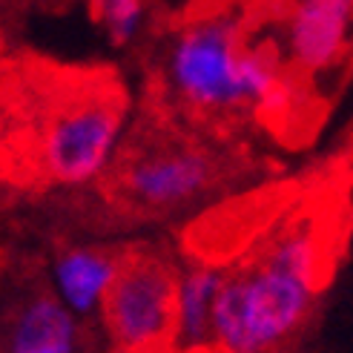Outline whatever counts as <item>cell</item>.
Returning a JSON list of instances; mask_svg holds the SVG:
<instances>
[{
    "instance_id": "6da1fadb",
    "label": "cell",
    "mask_w": 353,
    "mask_h": 353,
    "mask_svg": "<svg viewBox=\"0 0 353 353\" xmlns=\"http://www.w3.org/2000/svg\"><path fill=\"white\" fill-rule=\"evenodd\" d=\"M167 95L199 118H236L279 92V63L247 46L236 14L196 17L170 38L161 61Z\"/></svg>"
},
{
    "instance_id": "7a4b0ae2",
    "label": "cell",
    "mask_w": 353,
    "mask_h": 353,
    "mask_svg": "<svg viewBox=\"0 0 353 353\" xmlns=\"http://www.w3.org/2000/svg\"><path fill=\"white\" fill-rule=\"evenodd\" d=\"M123 115L127 95L112 81H75L41 112L32 138L34 172L61 187L101 179L118 161Z\"/></svg>"
},
{
    "instance_id": "3957f363",
    "label": "cell",
    "mask_w": 353,
    "mask_h": 353,
    "mask_svg": "<svg viewBox=\"0 0 353 353\" xmlns=\"http://www.w3.org/2000/svg\"><path fill=\"white\" fill-rule=\"evenodd\" d=\"M319 281L264 256L227 273L213 310L216 353H273L305 325Z\"/></svg>"
},
{
    "instance_id": "277c9868",
    "label": "cell",
    "mask_w": 353,
    "mask_h": 353,
    "mask_svg": "<svg viewBox=\"0 0 353 353\" xmlns=\"http://www.w3.org/2000/svg\"><path fill=\"white\" fill-rule=\"evenodd\" d=\"M175 296L179 273L150 250H132L101 310L112 347L118 353H158L175 336Z\"/></svg>"
},
{
    "instance_id": "5b68a950",
    "label": "cell",
    "mask_w": 353,
    "mask_h": 353,
    "mask_svg": "<svg viewBox=\"0 0 353 353\" xmlns=\"http://www.w3.org/2000/svg\"><path fill=\"white\" fill-rule=\"evenodd\" d=\"M118 187L141 210L167 213L192 204L216 181V161L190 141H147L118 155Z\"/></svg>"
},
{
    "instance_id": "8992f818",
    "label": "cell",
    "mask_w": 353,
    "mask_h": 353,
    "mask_svg": "<svg viewBox=\"0 0 353 353\" xmlns=\"http://www.w3.org/2000/svg\"><path fill=\"white\" fill-rule=\"evenodd\" d=\"M127 253L107 247H66L52 261V296L78 319L103 310Z\"/></svg>"
},
{
    "instance_id": "52a82bcc",
    "label": "cell",
    "mask_w": 353,
    "mask_h": 353,
    "mask_svg": "<svg viewBox=\"0 0 353 353\" xmlns=\"http://www.w3.org/2000/svg\"><path fill=\"white\" fill-rule=\"evenodd\" d=\"M353 23L350 0H302L285 17V46L302 69H325L342 55Z\"/></svg>"
},
{
    "instance_id": "ba28073f",
    "label": "cell",
    "mask_w": 353,
    "mask_h": 353,
    "mask_svg": "<svg viewBox=\"0 0 353 353\" xmlns=\"http://www.w3.org/2000/svg\"><path fill=\"white\" fill-rule=\"evenodd\" d=\"M78 316L52 293H34L14 307L6 333V353H78Z\"/></svg>"
},
{
    "instance_id": "9c48e42d",
    "label": "cell",
    "mask_w": 353,
    "mask_h": 353,
    "mask_svg": "<svg viewBox=\"0 0 353 353\" xmlns=\"http://www.w3.org/2000/svg\"><path fill=\"white\" fill-rule=\"evenodd\" d=\"M227 273L216 264H192L179 273V296H175V336L172 347L181 353L216 350L213 342V310Z\"/></svg>"
},
{
    "instance_id": "30bf717a",
    "label": "cell",
    "mask_w": 353,
    "mask_h": 353,
    "mask_svg": "<svg viewBox=\"0 0 353 353\" xmlns=\"http://www.w3.org/2000/svg\"><path fill=\"white\" fill-rule=\"evenodd\" d=\"M92 14L112 46H127L144 23L147 9L138 0H101L92 6Z\"/></svg>"
}]
</instances>
